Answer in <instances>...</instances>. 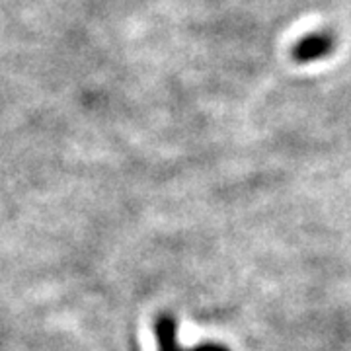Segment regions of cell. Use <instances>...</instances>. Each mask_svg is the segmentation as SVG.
<instances>
[{
    "label": "cell",
    "instance_id": "6da1fadb",
    "mask_svg": "<svg viewBox=\"0 0 351 351\" xmlns=\"http://www.w3.org/2000/svg\"><path fill=\"white\" fill-rule=\"evenodd\" d=\"M334 49H336V36L330 29H318L304 36L301 41H297L291 55L297 63L308 64L326 59L334 53Z\"/></svg>",
    "mask_w": 351,
    "mask_h": 351
},
{
    "label": "cell",
    "instance_id": "7a4b0ae2",
    "mask_svg": "<svg viewBox=\"0 0 351 351\" xmlns=\"http://www.w3.org/2000/svg\"><path fill=\"white\" fill-rule=\"evenodd\" d=\"M176 320L170 314H162L158 316L156 324H154V334L158 339V350L160 351H228L225 346L219 343H205V346H197L193 350H184L178 341V332H176Z\"/></svg>",
    "mask_w": 351,
    "mask_h": 351
}]
</instances>
